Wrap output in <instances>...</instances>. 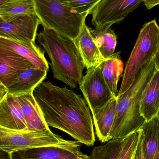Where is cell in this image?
Returning <instances> with one entry per match:
<instances>
[{
    "label": "cell",
    "mask_w": 159,
    "mask_h": 159,
    "mask_svg": "<svg viewBox=\"0 0 159 159\" xmlns=\"http://www.w3.org/2000/svg\"><path fill=\"white\" fill-rule=\"evenodd\" d=\"M47 125L64 131L88 147L95 142L91 110L81 95L43 82L33 92Z\"/></svg>",
    "instance_id": "6da1fadb"
},
{
    "label": "cell",
    "mask_w": 159,
    "mask_h": 159,
    "mask_svg": "<svg viewBox=\"0 0 159 159\" xmlns=\"http://www.w3.org/2000/svg\"><path fill=\"white\" fill-rule=\"evenodd\" d=\"M37 39L51 59L55 79L71 89L80 85L85 66L75 41L46 28L38 34Z\"/></svg>",
    "instance_id": "7a4b0ae2"
},
{
    "label": "cell",
    "mask_w": 159,
    "mask_h": 159,
    "mask_svg": "<svg viewBox=\"0 0 159 159\" xmlns=\"http://www.w3.org/2000/svg\"><path fill=\"white\" fill-rule=\"evenodd\" d=\"M36 15L43 28L76 41L87 16L78 14L62 1L34 0Z\"/></svg>",
    "instance_id": "3957f363"
},
{
    "label": "cell",
    "mask_w": 159,
    "mask_h": 159,
    "mask_svg": "<svg viewBox=\"0 0 159 159\" xmlns=\"http://www.w3.org/2000/svg\"><path fill=\"white\" fill-rule=\"evenodd\" d=\"M159 47V26L156 20L146 23L126 63L122 81L117 96L124 93L134 83L145 65L154 58Z\"/></svg>",
    "instance_id": "277c9868"
},
{
    "label": "cell",
    "mask_w": 159,
    "mask_h": 159,
    "mask_svg": "<svg viewBox=\"0 0 159 159\" xmlns=\"http://www.w3.org/2000/svg\"><path fill=\"white\" fill-rule=\"evenodd\" d=\"M142 92L139 88H130L117 96V107L110 140L124 139L139 131L147 121L140 112Z\"/></svg>",
    "instance_id": "5b68a950"
},
{
    "label": "cell",
    "mask_w": 159,
    "mask_h": 159,
    "mask_svg": "<svg viewBox=\"0 0 159 159\" xmlns=\"http://www.w3.org/2000/svg\"><path fill=\"white\" fill-rule=\"evenodd\" d=\"M78 141L66 140L55 134L38 131H14L0 127V148L11 153L17 151L43 147H80Z\"/></svg>",
    "instance_id": "8992f818"
},
{
    "label": "cell",
    "mask_w": 159,
    "mask_h": 159,
    "mask_svg": "<svg viewBox=\"0 0 159 159\" xmlns=\"http://www.w3.org/2000/svg\"><path fill=\"white\" fill-rule=\"evenodd\" d=\"M143 0H100L91 11L92 23L96 28L107 29L125 19Z\"/></svg>",
    "instance_id": "52a82bcc"
},
{
    "label": "cell",
    "mask_w": 159,
    "mask_h": 159,
    "mask_svg": "<svg viewBox=\"0 0 159 159\" xmlns=\"http://www.w3.org/2000/svg\"><path fill=\"white\" fill-rule=\"evenodd\" d=\"M79 86L92 113L117 97L104 79L101 64L88 70Z\"/></svg>",
    "instance_id": "ba28073f"
},
{
    "label": "cell",
    "mask_w": 159,
    "mask_h": 159,
    "mask_svg": "<svg viewBox=\"0 0 159 159\" xmlns=\"http://www.w3.org/2000/svg\"><path fill=\"white\" fill-rule=\"evenodd\" d=\"M41 22L37 15L0 17V37L28 43H35Z\"/></svg>",
    "instance_id": "9c48e42d"
},
{
    "label": "cell",
    "mask_w": 159,
    "mask_h": 159,
    "mask_svg": "<svg viewBox=\"0 0 159 159\" xmlns=\"http://www.w3.org/2000/svg\"><path fill=\"white\" fill-rule=\"evenodd\" d=\"M13 159H90L80 147L58 146L40 147L17 151L11 153Z\"/></svg>",
    "instance_id": "30bf717a"
},
{
    "label": "cell",
    "mask_w": 159,
    "mask_h": 159,
    "mask_svg": "<svg viewBox=\"0 0 159 159\" xmlns=\"http://www.w3.org/2000/svg\"><path fill=\"white\" fill-rule=\"evenodd\" d=\"M0 127L27 131V125L18 99L8 93L0 98Z\"/></svg>",
    "instance_id": "8fae6325"
},
{
    "label": "cell",
    "mask_w": 159,
    "mask_h": 159,
    "mask_svg": "<svg viewBox=\"0 0 159 159\" xmlns=\"http://www.w3.org/2000/svg\"><path fill=\"white\" fill-rule=\"evenodd\" d=\"M36 68L27 59L16 53L0 46V84L7 87L20 72Z\"/></svg>",
    "instance_id": "7c38bea8"
},
{
    "label": "cell",
    "mask_w": 159,
    "mask_h": 159,
    "mask_svg": "<svg viewBox=\"0 0 159 159\" xmlns=\"http://www.w3.org/2000/svg\"><path fill=\"white\" fill-rule=\"evenodd\" d=\"M15 96L21 106L27 125V131L52 134L44 120L40 109L34 97L33 92L23 93Z\"/></svg>",
    "instance_id": "4fadbf2b"
},
{
    "label": "cell",
    "mask_w": 159,
    "mask_h": 159,
    "mask_svg": "<svg viewBox=\"0 0 159 159\" xmlns=\"http://www.w3.org/2000/svg\"><path fill=\"white\" fill-rule=\"evenodd\" d=\"M0 46L9 49L31 62L36 68L48 71L49 63L44 52L36 43H28L0 37Z\"/></svg>",
    "instance_id": "5bb4252c"
},
{
    "label": "cell",
    "mask_w": 159,
    "mask_h": 159,
    "mask_svg": "<svg viewBox=\"0 0 159 159\" xmlns=\"http://www.w3.org/2000/svg\"><path fill=\"white\" fill-rule=\"evenodd\" d=\"M91 29L84 22L75 41L87 70L99 66L106 60L101 55L95 42Z\"/></svg>",
    "instance_id": "9a60e30c"
},
{
    "label": "cell",
    "mask_w": 159,
    "mask_h": 159,
    "mask_svg": "<svg viewBox=\"0 0 159 159\" xmlns=\"http://www.w3.org/2000/svg\"><path fill=\"white\" fill-rule=\"evenodd\" d=\"M47 73V71L37 68L26 70L20 72L4 88L8 93L14 96L34 92L36 88L43 82Z\"/></svg>",
    "instance_id": "2e32d148"
},
{
    "label": "cell",
    "mask_w": 159,
    "mask_h": 159,
    "mask_svg": "<svg viewBox=\"0 0 159 159\" xmlns=\"http://www.w3.org/2000/svg\"><path fill=\"white\" fill-rule=\"evenodd\" d=\"M117 96L99 109L92 113L96 134L99 141L106 143L110 141L117 107Z\"/></svg>",
    "instance_id": "e0dca14e"
},
{
    "label": "cell",
    "mask_w": 159,
    "mask_h": 159,
    "mask_svg": "<svg viewBox=\"0 0 159 159\" xmlns=\"http://www.w3.org/2000/svg\"><path fill=\"white\" fill-rule=\"evenodd\" d=\"M144 159H159V119L156 115L140 129Z\"/></svg>",
    "instance_id": "ac0fdd59"
},
{
    "label": "cell",
    "mask_w": 159,
    "mask_h": 159,
    "mask_svg": "<svg viewBox=\"0 0 159 159\" xmlns=\"http://www.w3.org/2000/svg\"><path fill=\"white\" fill-rule=\"evenodd\" d=\"M159 110V71L156 70L142 95L140 111L146 121H148L157 115Z\"/></svg>",
    "instance_id": "d6986e66"
},
{
    "label": "cell",
    "mask_w": 159,
    "mask_h": 159,
    "mask_svg": "<svg viewBox=\"0 0 159 159\" xmlns=\"http://www.w3.org/2000/svg\"><path fill=\"white\" fill-rule=\"evenodd\" d=\"M104 79L113 94L118 95V83L123 71L124 64L120 53L103 61L101 64Z\"/></svg>",
    "instance_id": "ffe728a7"
},
{
    "label": "cell",
    "mask_w": 159,
    "mask_h": 159,
    "mask_svg": "<svg viewBox=\"0 0 159 159\" xmlns=\"http://www.w3.org/2000/svg\"><path fill=\"white\" fill-rule=\"evenodd\" d=\"M36 15L34 0H0V17Z\"/></svg>",
    "instance_id": "44dd1931"
},
{
    "label": "cell",
    "mask_w": 159,
    "mask_h": 159,
    "mask_svg": "<svg viewBox=\"0 0 159 159\" xmlns=\"http://www.w3.org/2000/svg\"><path fill=\"white\" fill-rule=\"evenodd\" d=\"M95 42L104 59H109L114 55L117 45V36L111 28L91 29Z\"/></svg>",
    "instance_id": "7402d4cb"
},
{
    "label": "cell",
    "mask_w": 159,
    "mask_h": 159,
    "mask_svg": "<svg viewBox=\"0 0 159 159\" xmlns=\"http://www.w3.org/2000/svg\"><path fill=\"white\" fill-rule=\"evenodd\" d=\"M124 139H113L104 145L95 147L90 159H119Z\"/></svg>",
    "instance_id": "603a6c76"
},
{
    "label": "cell",
    "mask_w": 159,
    "mask_h": 159,
    "mask_svg": "<svg viewBox=\"0 0 159 159\" xmlns=\"http://www.w3.org/2000/svg\"><path fill=\"white\" fill-rule=\"evenodd\" d=\"M141 131L133 133L124 139L123 145L119 159H132L136 150Z\"/></svg>",
    "instance_id": "cb8c5ba5"
},
{
    "label": "cell",
    "mask_w": 159,
    "mask_h": 159,
    "mask_svg": "<svg viewBox=\"0 0 159 159\" xmlns=\"http://www.w3.org/2000/svg\"><path fill=\"white\" fill-rule=\"evenodd\" d=\"M100 0L62 1L63 3L76 13L88 16Z\"/></svg>",
    "instance_id": "d4e9b609"
},
{
    "label": "cell",
    "mask_w": 159,
    "mask_h": 159,
    "mask_svg": "<svg viewBox=\"0 0 159 159\" xmlns=\"http://www.w3.org/2000/svg\"><path fill=\"white\" fill-rule=\"evenodd\" d=\"M132 159H144L143 153V148H142V136L141 135V132L136 150Z\"/></svg>",
    "instance_id": "484cf974"
},
{
    "label": "cell",
    "mask_w": 159,
    "mask_h": 159,
    "mask_svg": "<svg viewBox=\"0 0 159 159\" xmlns=\"http://www.w3.org/2000/svg\"><path fill=\"white\" fill-rule=\"evenodd\" d=\"M144 5L146 6L147 9H150L156 5L159 4V0H152V1H143Z\"/></svg>",
    "instance_id": "4316f807"
},
{
    "label": "cell",
    "mask_w": 159,
    "mask_h": 159,
    "mask_svg": "<svg viewBox=\"0 0 159 159\" xmlns=\"http://www.w3.org/2000/svg\"><path fill=\"white\" fill-rule=\"evenodd\" d=\"M0 159H13L11 153H9L0 148Z\"/></svg>",
    "instance_id": "83f0119b"
},
{
    "label": "cell",
    "mask_w": 159,
    "mask_h": 159,
    "mask_svg": "<svg viewBox=\"0 0 159 159\" xmlns=\"http://www.w3.org/2000/svg\"><path fill=\"white\" fill-rule=\"evenodd\" d=\"M153 61H154L156 70L159 71V47L158 51L154 57Z\"/></svg>",
    "instance_id": "f1b7e54d"
},
{
    "label": "cell",
    "mask_w": 159,
    "mask_h": 159,
    "mask_svg": "<svg viewBox=\"0 0 159 159\" xmlns=\"http://www.w3.org/2000/svg\"><path fill=\"white\" fill-rule=\"evenodd\" d=\"M157 116H158V118H159V111H158V113H157Z\"/></svg>",
    "instance_id": "f546056e"
}]
</instances>
